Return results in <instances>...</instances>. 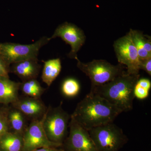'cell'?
<instances>
[{"mask_svg":"<svg viewBox=\"0 0 151 151\" xmlns=\"http://www.w3.org/2000/svg\"><path fill=\"white\" fill-rule=\"evenodd\" d=\"M26 117L32 120L41 119L46 113L47 108L40 99L27 97H19L12 103Z\"/></svg>","mask_w":151,"mask_h":151,"instance_id":"8fae6325","label":"cell"},{"mask_svg":"<svg viewBox=\"0 0 151 151\" xmlns=\"http://www.w3.org/2000/svg\"><path fill=\"white\" fill-rule=\"evenodd\" d=\"M140 70H145L150 76H151V58L140 60Z\"/></svg>","mask_w":151,"mask_h":151,"instance_id":"603a6c76","label":"cell"},{"mask_svg":"<svg viewBox=\"0 0 151 151\" xmlns=\"http://www.w3.org/2000/svg\"><path fill=\"white\" fill-rule=\"evenodd\" d=\"M9 127L7 115L0 114V138L6 132H9Z\"/></svg>","mask_w":151,"mask_h":151,"instance_id":"44dd1931","label":"cell"},{"mask_svg":"<svg viewBox=\"0 0 151 151\" xmlns=\"http://www.w3.org/2000/svg\"><path fill=\"white\" fill-rule=\"evenodd\" d=\"M20 89L25 96L37 99H40L45 90L36 79L22 81Z\"/></svg>","mask_w":151,"mask_h":151,"instance_id":"ac0fdd59","label":"cell"},{"mask_svg":"<svg viewBox=\"0 0 151 151\" xmlns=\"http://www.w3.org/2000/svg\"><path fill=\"white\" fill-rule=\"evenodd\" d=\"M87 131L98 151H119L129 141L122 129L113 123Z\"/></svg>","mask_w":151,"mask_h":151,"instance_id":"3957f363","label":"cell"},{"mask_svg":"<svg viewBox=\"0 0 151 151\" xmlns=\"http://www.w3.org/2000/svg\"><path fill=\"white\" fill-rule=\"evenodd\" d=\"M63 102L59 106L47 108L44 115L43 127L50 141L62 145L67 138L70 116L63 110Z\"/></svg>","mask_w":151,"mask_h":151,"instance_id":"277c9868","label":"cell"},{"mask_svg":"<svg viewBox=\"0 0 151 151\" xmlns=\"http://www.w3.org/2000/svg\"><path fill=\"white\" fill-rule=\"evenodd\" d=\"M20 84L9 77L0 76V103L12 104L16 102L19 98Z\"/></svg>","mask_w":151,"mask_h":151,"instance_id":"4fadbf2b","label":"cell"},{"mask_svg":"<svg viewBox=\"0 0 151 151\" xmlns=\"http://www.w3.org/2000/svg\"><path fill=\"white\" fill-rule=\"evenodd\" d=\"M23 135L12 132H6L0 138L1 151H21Z\"/></svg>","mask_w":151,"mask_h":151,"instance_id":"2e32d148","label":"cell"},{"mask_svg":"<svg viewBox=\"0 0 151 151\" xmlns=\"http://www.w3.org/2000/svg\"><path fill=\"white\" fill-rule=\"evenodd\" d=\"M62 68L61 60L59 58L44 61L41 78L42 81L50 86L58 77Z\"/></svg>","mask_w":151,"mask_h":151,"instance_id":"9a60e30c","label":"cell"},{"mask_svg":"<svg viewBox=\"0 0 151 151\" xmlns=\"http://www.w3.org/2000/svg\"><path fill=\"white\" fill-rule=\"evenodd\" d=\"M50 41L49 37L43 36L31 44L1 43L0 56L9 65L25 60L38 58L40 49Z\"/></svg>","mask_w":151,"mask_h":151,"instance_id":"8992f818","label":"cell"},{"mask_svg":"<svg viewBox=\"0 0 151 151\" xmlns=\"http://www.w3.org/2000/svg\"><path fill=\"white\" fill-rule=\"evenodd\" d=\"M77 67L90 79L92 86L102 85L115 79L126 71L124 66L120 64L113 65L103 60H94L90 62L84 63L78 59Z\"/></svg>","mask_w":151,"mask_h":151,"instance_id":"5b68a950","label":"cell"},{"mask_svg":"<svg viewBox=\"0 0 151 151\" xmlns=\"http://www.w3.org/2000/svg\"><path fill=\"white\" fill-rule=\"evenodd\" d=\"M137 84L142 87L150 90L151 87V81L147 78H141L137 81Z\"/></svg>","mask_w":151,"mask_h":151,"instance_id":"cb8c5ba5","label":"cell"},{"mask_svg":"<svg viewBox=\"0 0 151 151\" xmlns=\"http://www.w3.org/2000/svg\"><path fill=\"white\" fill-rule=\"evenodd\" d=\"M140 75L124 72L115 79L102 85L91 86L90 92L99 95L122 112L133 109L134 89Z\"/></svg>","mask_w":151,"mask_h":151,"instance_id":"7a4b0ae2","label":"cell"},{"mask_svg":"<svg viewBox=\"0 0 151 151\" xmlns=\"http://www.w3.org/2000/svg\"><path fill=\"white\" fill-rule=\"evenodd\" d=\"M129 32L140 60L151 58L150 37L144 35L139 31L131 29Z\"/></svg>","mask_w":151,"mask_h":151,"instance_id":"5bb4252c","label":"cell"},{"mask_svg":"<svg viewBox=\"0 0 151 151\" xmlns=\"http://www.w3.org/2000/svg\"><path fill=\"white\" fill-rule=\"evenodd\" d=\"M150 90L142 87L136 83L134 89L135 97L140 100L145 99L148 96Z\"/></svg>","mask_w":151,"mask_h":151,"instance_id":"ffe728a7","label":"cell"},{"mask_svg":"<svg viewBox=\"0 0 151 151\" xmlns=\"http://www.w3.org/2000/svg\"><path fill=\"white\" fill-rule=\"evenodd\" d=\"M63 94L68 97H73L77 95L80 90V85L77 80L68 78L63 81L61 87Z\"/></svg>","mask_w":151,"mask_h":151,"instance_id":"d6986e66","label":"cell"},{"mask_svg":"<svg viewBox=\"0 0 151 151\" xmlns=\"http://www.w3.org/2000/svg\"><path fill=\"white\" fill-rule=\"evenodd\" d=\"M56 37H60L69 44L71 50L68 57L75 59L77 53L84 44L85 36L82 30L73 24L65 22L59 25L55 30L54 33L49 37L50 40Z\"/></svg>","mask_w":151,"mask_h":151,"instance_id":"30bf717a","label":"cell"},{"mask_svg":"<svg viewBox=\"0 0 151 151\" xmlns=\"http://www.w3.org/2000/svg\"><path fill=\"white\" fill-rule=\"evenodd\" d=\"M12 64L11 71L22 81L36 79L40 72L41 65L38 58L25 60Z\"/></svg>","mask_w":151,"mask_h":151,"instance_id":"7c38bea8","label":"cell"},{"mask_svg":"<svg viewBox=\"0 0 151 151\" xmlns=\"http://www.w3.org/2000/svg\"><path fill=\"white\" fill-rule=\"evenodd\" d=\"M113 47L118 61L127 66V73L132 75L139 74L140 59L130 32L115 41Z\"/></svg>","mask_w":151,"mask_h":151,"instance_id":"52a82bcc","label":"cell"},{"mask_svg":"<svg viewBox=\"0 0 151 151\" xmlns=\"http://www.w3.org/2000/svg\"><path fill=\"white\" fill-rule=\"evenodd\" d=\"M10 71V65L0 56V76L9 77Z\"/></svg>","mask_w":151,"mask_h":151,"instance_id":"7402d4cb","label":"cell"},{"mask_svg":"<svg viewBox=\"0 0 151 151\" xmlns=\"http://www.w3.org/2000/svg\"><path fill=\"white\" fill-rule=\"evenodd\" d=\"M68 136L61 147L63 151H98L88 131L70 116Z\"/></svg>","mask_w":151,"mask_h":151,"instance_id":"9c48e42d","label":"cell"},{"mask_svg":"<svg viewBox=\"0 0 151 151\" xmlns=\"http://www.w3.org/2000/svg\"><path fill=\"white\" fill-rule=\"evenodd\" d=\"M9 129L12 132L23 135L26 129V116L18 109L14 108L9 111L7 113Z\"/></svg>","mask_w":151,"mask_h":151,"instance_id":"e0dca14e","label":"cell"},{"mask_svg":"<svg viewBox=\"0 0 151 151\" xmlns=\"http://www.w3.org/2000/svg\"><path fill=\"white\" fill-rule=\"evenodd\" d=\"M122 112L99 95L90 92L77 104L70 116L81 127L88 130L113 123Z\"/></svg>","mask_w":151,"mask_h":151,"instance_id":"6da1fadb","label":"cell"},{"mask_svg":"<svg viewBox=\"0 0 151 151\" xmlns=\"http://www.w3.org/2000/svg\"><path fill=\"white\" fill-rule=\"evenodd\" d=\"M32 151H63L61 147H43Z\"/></svg>","mask_w":151,"mask_h":151,"instance_id":"d4e9b609","label":"cell"},{"mask_svg":"<svg viewBox=\"0 0 151 151\" xmlns=\"http://www.w3.org/2000/svg\"><path fill=\"white\" fill-rule=\"evenodd\" d=\"M44 116L32 120L23 135L21 151H32L43 147H61L62 145L49 140L43 127Z\"/></svg>","mask_w":151,"mask_h":151,"instance_id":"ba28073f","label":"cell"}]
</instances>
